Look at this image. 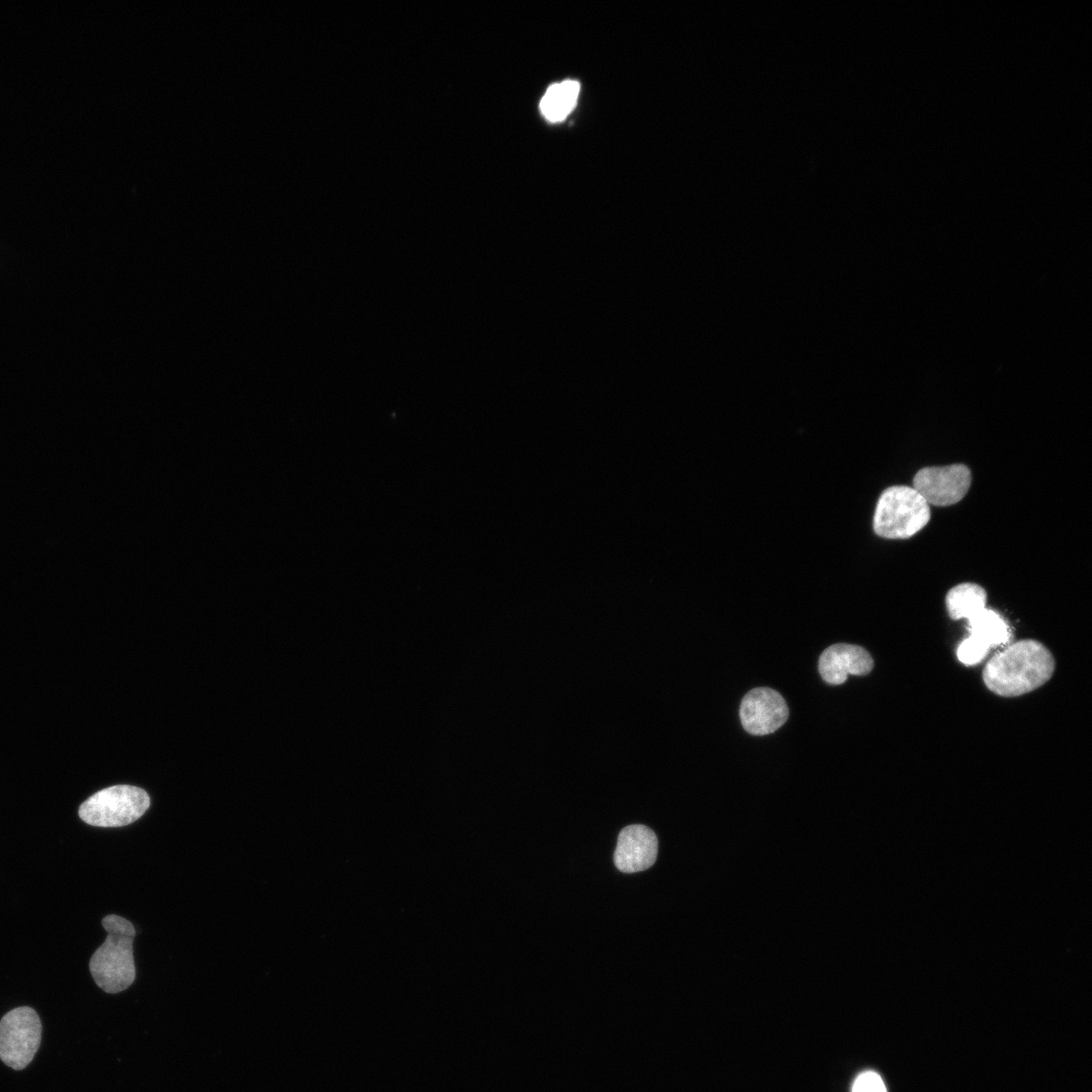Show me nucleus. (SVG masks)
Instances as JSON below:
<instances>
[{
  "mask_svg": "<svg viewBox=\"0 0 1092 1092\" xmlns=\"http://www.w3.org/2000/svg\"><path fill=\"white\" fill-rule=\"evenodd\" d=\"M1056 661L1039 641L1022 639L996 653L986 663L982 678L1000 697H1018L1044 685L1054 674Z\"/></svg>",
  "mask_w": 1092,
  "mask_h": 1092,
  "instance_id": "1",
  "label": "nucleus"
},
{
  "mask_svg": "<svg viewBox=\"0 0 1092 1092\" xmlns=\"http://www.w3.org/2000/svg\"><path fill=\"white\" fill-rule=\"evenodd\" d=\"M986 603V590L974 582L960 583L951 587L945 597L946 610L952 620L970 619L987 608Z\"/></svg>",
  "mask_w": 1092,
  "mask_h": 1092,
  "instance_id": "11",
  "label": "nucleus"
},
{
  "mask_svg": "<svg viewBox=\"0 0 1092 1092\" xmlns=\"http://www.w3.org/2000/svg\"><path fill=\"white\" fill-rule=\"evenodd\" d=\"M150 806V797L141 788L117 785L93 794L79 808L85 823L97 827H120L136 821Z\"/></svg>",
  "mask_w": 1092,
  "mask_h": 1092,
  "instance_id": "4",
  "label": "nucleus"
},
{
  "mask_svg": "<svg viewBox=\"0 0 1092 1092\" xmlns=\"http://www.w3.org/2000/svg\"><path fill=\"white\" fill-rule=\"evenodd\" d=\"M102 926L107 937L91 957L89 969L97 986L114 994L129 987L135 978L132 954L135 929L131 922L115 914L105 916Z\"/></svg>",
  "mask_w": 1092,
  "mask_h": 1092,
  "instance_id": "2",
  "label": "nucleus"
},
{
  "mask_svg": "<svg viewBox=\"0 0 1092 1092\" xmlns=\"http://www.w3.org/2000/svg\"><path fill=\"white\" fill-rule=\"evenodd\" d=\"M40 1039L37 1013L27 1006L14 1008L0 1020V1060L14 1070H22L32 1061Z\"/></svg>",
  "mask_w": 1092,
  "mask_h": 1092,
  "instance_id": "5",
  "label": "nucleus"
},
{
  "mask_svg": "<svg viewBox=\"0 0 1092 1092\" xmlns=\"http://www.w3.org/2000/svg\"><path fill=\"white\" fill-rule=\"evenodd\" d=\"M658 841L645 825L633 824L621 830L614 853V862L623 873L649 869L656 860Z\"/></svg>",
  "mask_w": 1092,
  "mask_h": 1092,
  "instance_id": "9",
  "label": "nucleus"
},
{
  "mask_svg": "<svg viewBox=\"0 0 1092 1092\" xmlns=\"http://www.w3.org/2000/svg\"><path fill=\"white\" fill-rule=\"evenodd\" d=\"M972 473L965 464L921 468L913 478V488L928 505L947 507L959 503L968 492Z\"/></svg>",
  "mask_w": 1092,
  "mask_h": 1092,
  "instance_id": "6",
  "label": "nucleus"
},
{
  "mask_svg": "<svg viewBox=\"0 0 1092 1092\" xmlns=\"http://www.w3.org/2000/svg\"><path fill=\"white\" fill-rule=\"evenodd\" d=\"M579 92V84L574 80H564L551 85L540 102L542 114L551 122H559L574 108Z\"/></svg>",
  "mask_w": 1092,
  "mask_h": 1092,
  "instance_id": "12",
  "label": "nucleus"
},
{
  "mask_svg": "<svg viewBox=\"0 0 1092 1092\" xmlns=\"http://www.w3.org/2000/svg\"><path fill=\"white\" fill-rule=\"evenodd\" d=\"M739 716L746 732L766 735L775 732L787 721L789 709L777 691L755 688L743 697Z\"/></svg>",
  "mask_w": 1092,
  "mask_h": 1092,
  "instance_id": "8",
  "label": "nucleus"
},
{
  "mask_svg": "<svg viewBox=\"0 0 1092 1092\" xmlns=\"http://www.w3.org/2000/svg\"><path fill=\"white\" fill-rule=\"evenodd\" d=\"M852 1092H887L882 1078L873 1071L858 1075L853 1083Z\"/></svg>",
  "mask_w": 1092,
  "mask_h": 1092,
  "instance_id": "13",
  "label": "nucleus"
},
{
  "mask_svg": "<svg viewBox=\"0 0 1092 1092\" xmlns=\"http://www.w3.org/2000/svg\"><path fill=\"white\" fill-rule=\"evenodd\" d=\"M930 515L929 505L912 486H890L878 499L874 531L886 539H908L926 526Z\"/></svg>",
  "mask_w": 1092,
  "mask_h": 1092,
  "instance_id": "3",
  "label": "nucleus"
},
{
  "mask_svg": "<svg viewBox=\"0 0 1092 1092\" xmlns=\"http://www.w3.org/2000/svg\"><path fill=\"white\" fill-rule=\"evenodd\" d=\"M873 667L874 659L863 647L846 643L827 647L818 663L823 680L834 686L843 684L848 674L866 675Z\"/></svg>",
  "mask_w": 1092,
  "mask_h": 1092,
  "instance_id": "10",
  "label": "nucleus"
},
{
  "mask_svg": "<svg viewBox=\"0 0 1092 1092\" xmlns=\"http://www.w3.org/2000/svg\"><path fill=\"white\" fill-rule=\"evenodd\" d=\"M970 635L957 650L958 659L971 666L985 659L990 650L1006 644L1011 638L1005 619L996 611L985 608L968 619Z\"/></svg>",
  "mask_w": 1092,
  "mask_h": 1092,
  "instance_id": "7",
  "label": "nucleus"
}]
</instances>
